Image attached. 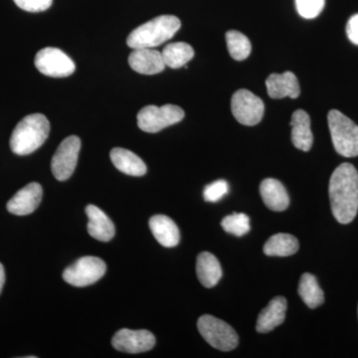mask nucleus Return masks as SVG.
Instances as JSON below:
<instances>
[{"instance_id": "23", "label": "nucleus", "mask_w": 358, "mask_h": 358, "mask_svg": "<svg viewBox=\"0 0 358 358\" xmlns=\"http://www.w3.org/2000/svg\"><path fill=\"white\" fill-rule=\"evenodd\" d=\"M162 54L166 66L173 69L183 67L194 57V50L185 42L167 44Z\"/></svg>"}, {"instance_id": "19", "label": "nucleus", "mask_w": 358, "mask_h": 358, "mask_svg": "<svg viewBox=\"0 0 358 358\" xmlns=\"http://www.w3.org/2000/svg\"><path fill=\"white\" fill-rule=\"evenodd\" d=\"M150 228L157 241L166 248L176 246L180 232L173 219L166 215H155L150 219Z\"/></svg>"}, {"instance_id": "30", "label": "nucleus", "mask_w": 358, "mask_h": 358, "mask_svg": "<svg viewBox=\"0 0 358 358\" xmlns=\"http://www.w3.org/2000/svg\"><path fill=\"white\" fill-rule=\"evenodd\" d=\"M346 34L353 44L358 45V14L352 16L346 24Z\"/></svg>"}, {"instance_id": "24", "label": "nucleus", "mask_w": 358, "mask_h": 358, "mask_svg": "<svg viewBox=\"0 0 358 358\" xmlns=\"http://www.w3.org/2000/svg\"><path fill=\"white\" fill-rule=\"evenodd\" d=\"M299 294L303 303L310 308L320 307L324 301V292L320 289L317 278L310 273H305L301 275L299 285Z\"/></svg>"}, {"instance_id": "25", "label": "nucleus", "mask_w": 358, "mask_h": 358, "mask_svg": "<svg viewBox=\"0 0 358 358\" xmlns=\"http://www.w3.org/2000/svg\"><path fill=\"white\" fill-rule=\"evenodd\" d=\"M226 42H227L228 51L231 57L235 60L243 61L251 54V42L243 33L230 30L226 33Z\"/></svg>"}, {"instance_id": "7", "label": "nucleus", "mask_w": 358, "mask_h": 358, "mask_svg": "<svg viewBox=\"0 0 358 358\" xmlns=\"http://www.w3.org/2000/svg\"><path fill=\"white\" fill-rule=\"evenodd\" d=\"M106 271L107 265L102 259L98 257H83L66 268L63 273V279L72 286L86 287L102 279Z\"/></svg>"}, {"instance_id": "22", "label": "nucleus", "mask_w": 358, "mask_h": 358, "mask_svg": "<svg viewBox=\"0 0 358 358\" xmlns=\"http://www.w3.org/2000/svg\"><path fill=\"white\" fill-rule=\"evenodd\" d=\"M298 239L287 233H278L273 235L264 246V253L272 257H289L298 252Z\"/></svg>"}, {"instance_id": "21", "label": "nucleus", "mask_w": 358, "mask_h": 358, "mask_svg": "<svg viewBox=\"0 0 358 358\" xmlns=\"http://www.w3.org/2000/svg\"><path fill=\"white\" fill-rule=\"evenodd\" d=\"M197 278L205 288H213L222 278V268L218 259L209 252H202L197 257Z\"/></svg>"}, {"instance_id": "1", "label": "nucleus", "mask_w": 358, "mask_h": 358, "mask_svg": "<svg viewBox=\"0 0 358 358\" xmlns=\"http://www.w3.org/2000/svg\"><path fill=\"white\" fill-rule=\"evenodd\" d=\"M329 193L334 218L341 224L352 222L358 211V173L352 164L345 162L334 169Z\"/></svg>"}, {"instance_id": "11", "label": "nucleus", "mask_w": 358, "mask_h": 358, "mask_svg": "<svg viewBox=\"0 0 358 358\" xmlns=\"http://www.w3.org/2000/svg\"><path fill=\"white\" fill-rule=\"evenodd\" d=\"M112 345L119 352L136 355L152 350L155 345V338L147 329L133 331L122 329L115 333L112 339Z\"/></svg>"}, {"instance_id": "28", "label": "nucleus", "mask_w": 358, "mask_h": 358, "mask_svg": "<svg viewBox=\"0 0 358 358\" xmlns=\"http://www.w3.org/2000/svg\"><path fill=\"white\" fill-rule=\"evenodd\" d=\"M229 192V185L223 179L214 181L204 188L203 196L205 201L217 202L222 199Z\"/></svg>"}, {"instance_id": "6", "label": "nucleus", "mask_w": 358, "mask_h": 358, "mask_svg": "<svg viewBox=\"0 0 358 358\" xmlns=\"http://www.w3.org/2000/svg\"><path fill=\"white\" fill-rule=\"evenodd\" d=\"M185 110L176 105H164L162 107L150 105L138 112V126L145 133L155 134L182 121Z\"/></svg>"}, {"instance_id": "4", "label": "nucleus", "mask_w": 358, "mask_h": 358, "mask_svg": "<svg viewBox=\"0 0 358 358\" xmlns=\"http://www.w3.org/2000/svg\"><path fill=\"white\" fill-rule=\"evenodd\" d=\"M327 122L336 152L345 157H357V124L338 110H331L329 113Z\"/></svg>"}, {"instance_id": "10", "label": "nucleus", "mask_w": 358, "mask_h": 358, "mask_svg": "<svg viewBox=\"0 0 358 358\" xmlns=\"http://www.w3.org/2000/svg\"><path fill=\"white\" fill-rule=\"evenodd\" d=\"M81 141L76 136L66 138L52 157V173L59 181L69 179L74 173L79 157Z\"/></svg>"}, {"instance_id": "16", "label": "nucleus", "mask_w": 358, "mask_h": 358, "mask_svg": "<svg viewBox=\"0 0 358 358\" xmlns=\"http://www.w3.org/2000/svg\"><path fill=\"white\" fill-rule=\"evenodd\" d=\"M89 218L88 232L92 237L101 242H109L115 236L114 223L107 214L95 205H88L86 208Z\"/></svg>"}, {"instance_id": "29", "label": "nucleus", "mask_w": 358, "mask_h": 358, "mask_svg": "<svg viewBox=\"0 0 358 358\" xmlns=\"http://www.w3.org/2000/svg\"><path fill=\"white\" fill-rule=\"evenodd\" d=\"M16 6L28 13H41L52 6L53 0H13Z\"/></svg>"}, {"instance_id": "13", "label": "nucleus", "mask_w": 358, "mask_h": 358, "mask_svg": "<svg viewBox=\"0 0 358 358\" xmlns=\"http://www.w3.org/2000/svg\"><path fill=\"white\" fill-rule=\"evenodd\" d=\"M129 64L131 69L143 75H155L166 67L162 52L154 48H138L129 54Z\"/></svg>"}, {"instance_id": "26", "label": "nucleus", "mask_w": 358, "mask_h": 358, "mask_svg": "<svg viewBox=\"0 0 358 358\" xmlns=\"http://www.w3.org/2000/svg\"><path fill=\"white\" fill-rule=\"evenodd\" d=\"M221 225L229 234L241 237L250 231V219L246 214L234 213L224 217Z\"/></svg>"}, {"instance_id": "14", "label": "nucleus", "mask_w": 358, "mask_h": 358, "mask_svg": "<svg viewBox=\"0 0 358 358\" xmlns=\"http://www.w3.org/2000/svg\"><path fill=\"white\" fill-rule=\"evenodd\" d=\"M266 87L268 95L273 99H296L301 94L298 78L289 71L282 74H271L266 80Z\"/></svg>"}, {"instance_id": "27", "label": "nucleus", "mask_w": 358, "mask_h": 358, "mask_svg": "<svg viewBox=\"0 0 358 358\" xmlns=\"http://www.w3.org/2000/svg\"><path fill=\"white\" fill-rule=\"evenodd\" d=\"M326 0H296V11L306 20L319 16L324 9Z\"/></svg>"}, {"instance_id": "20", "label": "nucleus", "mask_w": 358, "mask_h": 358, "mask_svg": "<svg viewBox=\"0 0 358 358\" xmlns=\"http://www.w3.org/2000/svg\"><path fill=\"white\" fill-rule=\"evenodd\" d=\"M114 166L122 173L131 176H143L147 173V166L143 159L126 148H113L110 154Z\"/></svg>"}, {"instance_id": "5", "label": "nucleus", "mask_w": 358, "mask_h": 358, "mask_svg": "<svg viewBox=\"0 0 358 358\" xmlns=\"http://www.w3.org/2000/svg\"><path fill=\"white\" fill-rule=\"evenodd\" d=\"M197 327L205 341L216 350L231 352L237 348L239 338L236 331L227 322L210 315L199 317Z\"/></svg>"}, {"instance_id": "2", "label": "nucleus", "mask_w": 358, "mask_h": 358, "mask_svg": "<svg viewBox=\"0 0 358 358\" xmlns=\"http://www.w3.org/2000/svg\"><path fill=\"white\" fill-rule=\"evenodd\" d=\"M49 131L50 124L44 115H26L11 134V150L18 155L32 154L46 141Z\"/></svg>"}, {"instance_id": "3", "label": "nucleus", "mask_w": 358, "mask_h": 358, "mask_svg": "<svg viewBox=\"0 0 358 358\" xmlns=\"http://www.w3.org/2000/svg\"><path fill=\"white\" fill-rule=\"evenodd\" d=\"M180 26L176 16H157L136 28L129 35L127 43L133 49L155 48L173 38Z\"/></svg>"}, {"instance_id": "15", "label": "nucleus", "mask_w": 358, "mask_h": 358, "mask_svg": "<svg viewBox=\"0 0 358 358\" xmlns=\"http://www.w3.org/2000/svg\"><path fill=\"white\" fill-rule=\"evenodd\" d=\"M287 300L284 296H275L264 308L257 320V331L267 334L281 326L286 319Z\"/></svg>"}, {"instance_id": "12", "label": "nucleus", "mask_w": 358, "mask_h": 358, "mask_svg": "<svg viewBox=\"0 0 358 358\" xmlns=\"http://www.w3.org/2000/svg\"><path fill=\"white\" fill-rule=\"evenodd\" d=\"M43 190L37 182L29 183L9 200L7 210L14 215L24 216L36 210L42 200Z\"/></svg>"}, {"instance_id": "9", "label": "nucleus", "mask_w": 358, "mask_h": 358, "mask_svg": "<svg viewBox=\"0 0 358 358\" xmlns=\"http://www.w3.org/2000/svg\"><path fill=\"white\" fill-rule=\"evenodd\" d=\"M35 66L45 76L64 78L76 69L74 61L62 50L54 47L41 49L35 56Z\"/></svg>"}, {"instance_id": "31", "label": "nucleus", "mask_w": 358, "mask_h": 358, "mask_svg": "<svg viewBox=\"0 0 358 358\" xmlns=\"http://www.w3.org/2000/svg\"><path fill=\"white\" fill-rule=\"evenodd\" d=\"M4 282H6V272H4L3 266L0 263V294L3 289Z\"/></svg>"}, {"instance_id": "8", "label": "nucleus", "mask_w": 358, "mask_h": 358, "mask_svg": "<svg viewBox=\"0 0 358 358\" xmlns=\"http://www.w3.org/2000/svg\"><path fill=\"white\" fill-rule=\"evenodd\" d=\"M231 110L235 119L244 126H256L262 121L265 105L264 102L250 92L249 90L241 89L235 92L231 100Z\"/></svg>"}, {"instance_id": "17", "label": "nucleus", "mask_w": 358, "mask_h": 358, "mask_svg": "<svg viewBox=\"0 0 358 358\" xmlns=\"http://www.w3.org/2000/svg\"><path fill=\"white\" fill-rule=\"evenodd\" d=\"M261 197L264 203L273 211H284L288 208L289 199L281 181L275 178L264 179L260 185Z\"/></svg>"}, {"instance_id": "18", "label": "nucleus", "mask_w": 358, "mask_h": 358, "mask_svg": "<svg viewBox=\"0 0 358 358\" xmlns=\"http://www.w3.org/2000/svg\"><path fill=\"white\" fill-rule=\"evenodd\" d=\"M291 126L292 141L294 147L303 152H308L313 143L310 115L306 110H296L292 115Z\"/></svg>"}]
</instances>
